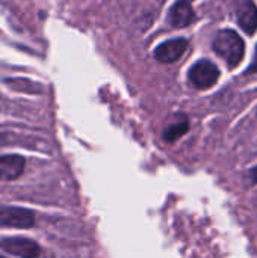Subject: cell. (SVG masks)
Wrapping results in <instances>:
<instances>
[{
  "instance_id": "cell-9",
  "label": "cell",
  "mask_w": 257,
  "mask_h": 258,
  "mask_svg": "<svg viewBox=\"0 0 257 258\" xmlns=\"http://www.w3.org/2000/svg\"><path fill=\"white\" fill-rule=\"evenodd\" d=\"M189 130V122L186 119L176 122L173 125H170L165 132H164V139L167 142H176L177 139H180L183 135H186Z\"/></svg>"
},
{
  "instance_id": "cell-5",
  "label": "cell",
  "mask_w": 257,
  "mask_h": 258,
  "mask_svg": "<svg viewBox=\"0 0 257 258\" xmlns=\"http://www.w3.org/2000/svg\"><path fill=\"white\" fill-rule=\"evenodd\" d=\"M186 48H188V41L183 38H177V39H171V41L161 44L156 48L155 56L158 60H161L164 63H171V62L179 60L183 56V53L186 51Z\"/></svg>"
},
{
  "instance_id": "cell-7",
  "label": "cell",
  "mask_w": 257,
  "mask_h": 258,
  "mask_svg": "<svg viewBox=\"0 0 257 258\" xmlns=\"http://www.w3.org/2000/svg\"><path fill=\"white\" fill-rule=\"evenodd\" d=\"M26 168V160L18 154L0 156V180L12 181L17 180Z\"/></svg>"
},
{
  "instance_id": "cell-14",
  "label": "cell",
  "mask_w": 257,
  "mask_h": 258,
  "mask_svg": "<svg viewBox=\"0 0 257 258\" xmlns=\"http://www.w3.org/2000/svg\"><path fill=\"white\" fill-rule=\"evenodd\" d=\"M186 2H189V0H186Z\"/></svg>"
},
{
  "instance_id": "cell-4",
  "label": "cell",
  "mask_w": 257,
  "mask_h": 258,
  "mask_svg": "<svg viewBox=\"0 0 257 258\" xmlns=\"http://www.w3.org/2000/svg\"><path fill=\"white\" fill-rule=\"evenodd\" d=\"M0 249L20 258H38L41 248L36 242L26 237H6L0 240Z\"/></svg>"
},
{
  "instance_id": "cell-2",
  "label": "cell",
  "mask_w": 257,
  "mask_h": 258,
  "mask_svg": "<svg viewBox=\"0 0 257 258\" xmlns=\"http://www.w3.org/2000/svg\"><path fill=\"white\" fill-rule=\"evenodd\" d=\"M35 225V215L23 207H11L0 204V228L26 230Z\"/></svg>"
},
{
  "instance_id": "cell-10",
  "label": "cell",
  "mask_w": 257,
  "mask_h": 258,
  "mask_svg": "<svg viewBox=\"0 0 257 258\" xmlns=\"http://www.w3.org/2000/svg\"><path fill=\"white\" fill-rule=\"evenodd\" d=\"M248 177H250V180H251V184H257V166L256 168H253V169H250Z\"/></svg>"
},
{
  "instance_id": "cell-11",
  "label": "cell",
  "mask_w": 257,
  "mask_h": 258,
  "mask_svg": "<svg viewBox=\"0 0 257 258\" xmlns=\"http://www.w3.org/2000/svg\"><path fill=\"white\" fill-rule=\"evenodd\" d=\"M257 71V47H256V54H254V60L251 63V67L248 68V73H256Z\"/></svg>"
},
{
  "instance_id": "cell-8",
  "label": "cell",
  "mask_w": 257,
  "mask_h": 258,
  "mask_svg": "<svg viewBox=\"0 0 257 258\" xmlns=\"http://www.w3.org/2000/svg\"><path fill=\"white\" fill-rule=\"evenodd\" d=\"M168 17H170V23H171L173 27H186V26H189L194 21L195 14H194L192 6L189 5V2L179 0L170 9V15Z\"/></svg>"
},
{
  "instance_id": "cell-1",
  "label": "cell",
  "mask_w": 257,
  "mask_h": 258,
  "mask_svg": "<svg viewBox=\"0 0 257 258\" xmlns=\"http://www.w3.org/2000/svg\"><path fill=\"white\" fill-rule=\"evenodd\" d=\"M214 50L229 63L230 68H233L241 63L245 54V44L235 30L226 29L215 36Z\"/></svg>"
},
{
  "instance_id": "cell-12",
  "label": "cell",
  "mask_w": 257,
  "mask_h": 258,
  "mask_svg": "<svg viewBox=\"0 0 257 258\" xmlns=\"http://www.w3.org/2000/svg\"><path fill=\"white\" fill-rule=\"evenodd\" d=\"M3 144H5V136L0 135V145H3Z\"/></svg>"
},
{
  "instance_id": "cell-13",
  "label": "cell",
  "mask_w": 257,
  "mask_h": 258,
  "mask_svg": "<svg viewBox=\"0 0 257 258\" xmlns=\"http://www.w3.org/2000/svg\"><path fill=\"white\" fill-rule=\"evenodd\" d=\"M0 258H5V257H2V255H0Z\"/></svg>"
},
{
  "instance_id": "cell-6",
  "label": "cell",
  "mask_w": 257,
  "mask_h": 258,
  "mask_svg": "<svg viewBox=\"0 0 257 258\" xmlns=\"http://www.w3.org/2000/svg\"><path fill=\"white\" fill-rule=\"evenodd\" d=\"M236 18L244 32L253 35L257 30V8L251 0H238Z\"/></svg>"
},
{
  "instance_id": "cell-3",
  "label": "cell",
  "mask_w": 257,
  "mask_h": 258,
  "mask_svg": "<svg viewBox=\"0 0 257 258\" xmlns=\"http://www.w3.org/2000/svg\"><path fill=\"white\" fill-rule=\"evenodd\" d=\"M220 77V70L211 60L201 59L189 70V82L198 89L212 88Z\"/></svg>"
}]
</instances>
